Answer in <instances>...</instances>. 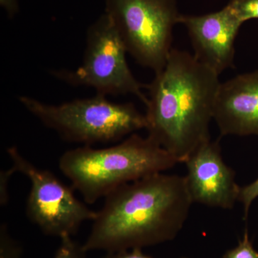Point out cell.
<instances>
[{
    "instance_id": "cell-15",
    "label": "cell",
    "mask_w": 258,
    "mask_h": 258,
    "mask_svg": "<svg viewBox=\"0 0 258 258\" xmlns=\"http://www.w3.org/2000/svg\"><path fill=\"white\" fill-rule=\"evenodd\" d=\"M258 198V178L253 182L240 187L238 202L242 203L243 207V219L247 220L251 205L255 199Z\"/></svg>"
},
{
    "instance_id": "cell-6",
    "label": "cell",
    "mask_w": 258,
    "mask_h": 258,
    "mask_svg": "<svg viewBox=\"0 0 258 258\" xmlns=\"http://www.w3.org/2000/svg\"><path fill=\"white\" fill-rule=\"evenodd\" d=\"M126 48L111 20L102 15L90 25L83 62L72 71L59 70L52 74L74 86H87L107 96L134 95L147 104L146 88L134 77L126 60Z\"/></svg>"
},
{
    "instance_id": "cell-5",
    "label": "cell",
    "mask_w": 258,
    "mask_h": 258,
    "mask_svg": "<svg viewBox=\"0 0 258 258\" xmlns=\"http://www.w3.org/2000/svg\"><path fill=\"white\" fill-rule=\"evenodd\" d=\"M110 18L127 52L154 71L164 69L180 16L176 0H104Z\"/></svg>"
},
{
    "instance_id": "cell-1",
    "label": "cell",
    "mask_w": 258,
    "mask_h": 258,
    "mask_svg": "<svg viewBox=\"0 0 258 258\" xmlns=\"http://www.w3.org/2000/svg\"><path fill=\"white\" fill-rule=\"evenodd\" d=\"M192 204L185 176L158 173L128 183L105 198L83 247L108 253L174 240Z\"/></svg>"
},
{
    "instance_id": "cell-9",
    "label": "cell",
    "mask_w": 258,
    "mask_h": 258,
    "mask_svg": "<svg viewBox=\"0 0 258 258\" xmlns=\"http://www.w3.org/2000/svg\"><path fill=\"white\" fill-rule=\"evenodd\" d=\"M178 23L187 30L194 56L220 76L233 66L235 41L242 23L230 7L203 15H180Z\"/></svg>"
},
{
    "instance_id": "cell-16",
    "label": "cell",
    "mask_w": 258,
    "mask_h": 258,
    "mask_svg": "<svg viewBox=\"0 0 258 258\" xmlns=\"http://www.w3.org/2000/svg\"><path fill=\"white\" fill-rule=\"evenodd\" d=\"M15 173L13 167L10 168L8 170L2 171L0 175V203L2 206H5L8 203L9 200V181L11 176Z\"/></svg>"
},
{
    "instance_id": "cell-18",
    "label": "cell",
    "mask_w": 258,
    "mask_h": 258,
    "mask_svg": "<svg viewBox=\"0 0 258 258\" xmlns=\"http://www.w3.org/2000/svg\"><path fill=\"white\" fill-rule=\"evenodd\" d=\"M0 5L9 18H13L19 12L18 0H0Z\"/></svg>"
},
{
    "instance_id": "cell-2",
    "label": "cell",
    "mask_w": 258,
    "mask_h": 258,
    "mask_svg": "<svg viewBox=\"0 0 258 258\" xmlns=\"http://www.w3.org/2000/svg\"><path fill=\"white\" fill-rule=\"evenodd\" d=\"M221 83L219 75L186 51L172 48L147 88L148 135L179 163L210 140Z\"/></svg>"
},
{
    "instance_id": "cell-3",
    "label": "cell",
    "mask_w": 258,
    "mask_h": 258,
    "mask_svg": "<svg viewBox=\"0 0 258 258\" xmlns=\"http://www.w3.org/2000/svg\"><path fill=\"white\" fill-rule=\"evenodd\" d=\"M178 161L149 136H128L112 147L83 146L67 151L59 169L86 203L94 204L123 185L163 173Z\"/></svg>"
},
{
    "instance_id": "cell-11",
    "label": "cell",
    "mask_w": 258,
    "mask_h": 258,
    "mask_svg": "<svg viewBox=\"0 0 258 258\" xmlns=\"http://www.w3.org/2000/svg\"><path fill=\"white\" fill-rule=\"evenodd\" d=\"M23 247L10 235L8 226L0 227V258H21Z\"/></svg>"
},
{
    "instance_id": "cell-12",
    "label": "cell",
    "mask_w": 258,
    "mask_h": 258,
    "mask_svg": "<svg viewBox=\"0 0 258 258\" xmlns=\"http://www.w3.org/2000/svg\"><path fill=\"white\" fill-rule=\"evenodd\" d=\"M227 5L242 24L258 19V0H230Z\"/></svg>"
},
{
    "instance_id": "cell-10",
    "label": "cell",
    "mask_w": 258,
    "mask_h": 258,
    "mask_svg": "<svg viewBox=\"0 0 258 258\" xmlns=\"http://www.w3.org/2000/svg\"><path fill=\"white\" fill-rule=\"evenodd\" d=\"M214 120L221 136H258V71L221 83Z\"/></svg>"
},
{
    "instance_id": "cell-13",
    "label": "cell",
    "mask_w": 258,
    "mask_h": 258,
    "mask_svg": "<svg viewBox=\"0 0 258 258\" xmlns=\"http://www.w3.org/2000/svg\"><path fill=\"white\" fill-rule=\"evenodd\" d=\"M87 252L83 244L75 241L71 236H66L60 238V245L53 258H87Z\"/></svg>"
},
{
    "instance_id": "cell-14",
    "label": "cell",
    "mask_w": 258,
    "mask_h": 258,
    "mask_svg": "<svg viewBox=\"0 0 258 258\" xmlns=\"http://www.w3.org/2000/svg\"><path fill=\"white\" fill-rule=\"evenodd\" d=\"M222 258H258V252L253 248L247 230L242 240L233 249L227 251Z\"/></svg>"
},
{
    "instance_id": "cell-4",
    "label": "cell",
    "mask_w": 258,
    "mask_h": 258,
    "mask_svg": "<svg viewBox=\"0 0 258 258\" xmlns=\"http://www.w3.org/2000/svg\"><path fill=\"white\" fill-rule=\"evenodd\" d=\"M20 103L35 118L68 142L91 146L108 143L146 128L147 120L132 103H117L106 96L76 99L50 105L29 96Z\"/></svg>"
},
{
    "instance_id": "cell-17",
    "label": "cell",
    "mask_w": 258,
    "mask_h": 258,
    "mask_svg": "<svg viewBox=\"0 0 258 258\" xmlns=\"http://www.w3.org/2000/svg\"><path fill=\"white\" fill-rule=\"evenodd\" d=\"M103 258H153L142 252V249L134 248L119 252H108ZM186 258V257H183Z\"/></svg>"
},
{
    "instance_id": "cell-7",
    "label": "cell",
    "mask_w": 258,
    "mask_h": 258,
    "mask_svg": "<svg viewBox=\"0 0 258 258\" xmlns=\"http://www.w3.org/2000/svg\"><path fill=\"white\" fill-rule=\"evenodd\" d=\"M15 172L26 176L31 188L26 203V215L45 235L59 238L71 236L86 221H93V211L76 198L72 188L51 171L32 164L16 147L8 149Z\"/></svg>"
},
{
    "instance_id": "cell-8",
    "label": "cell",
    "mask_w": 258,
    "mask_h": 258,
    "mask_svg": "<svg viewBox=\"0 0 258 258\" xmlns=\"http://www.w3.org/2000/svg\"><path fill=\"white\" fill-rule=\"evenodd\" d=\"M186 184L193 203L232 210L238 202L240 186L235 172L226 164L218 141H208L184 161Z\"/></svg>"
}]
</instances>
